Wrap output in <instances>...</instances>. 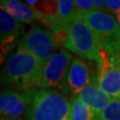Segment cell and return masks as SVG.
<instances>
[{
    "mask_svg": "<svg viewBox=\"0 0 120 120\" xmlns=\"http://www.w3.org/2000/svg\"><path fill=\"white\" fill-rule=\"evenodd\" d=\"M41 64L31 53L19 46L4 66V79L21 92L38 89Z\"/></svg>",
    "mask_w": 120,
    "mask_h": 120,
    "instance_id": "6da1fadb",
    "label": "cell"
},
{
    "mask_svg": "<svg viewBox=\"0 0 120 120\" xmlns=\"http://www.w3.org/2000/svg\"><path fill=\"white\" fill-rule=\"evenodd\" d=\"M28 109V120H70V101L59 91L36 89Z\"/></svg>",
    "mask_w": 120,
    "mask_h": 120,
    "instance_id": "7a4b0ae2",
    "label": "cell"
},
{
    "mask_svg": "<svg viewBox=\"0 0 120 120\" xmlns=\"http://www.w3.org/2000/svg\"><path fill=\"white\" fill-rule=\"evenodd\" d=\"M64 27L67 40L63 48L84 59L98 63L104 48L94 32L86 25L81 16L67 23Z\"/></svg>",
    "mask_w": 120,
    "mask_h": 120,
    "instance_id": "3957f363",
    "label": "cell"
},
{
    "mask_svg": "<svg viewBox=\"0 0 120 120\" xmlns=\"http://www.w3.org/2000/svg\"><path fill=\"white\" fill-rule=\"evenodd\" d=\"M73 56L69 52L60 50L41 65L39 71L38 89L56 90L67 95L69 90L67 75Z\"/></svg>",
    "mask_w": 120,
    "mask_h": 120,
    "instance_id": "277c9868",
    "label": "cell"
},
{
    "mask_svg": "<svg viewBox=\"0 0 120 120\" xmlns=\"http://www.w3.org/2000/svg\"><path fill=\"white\" fill-rule=\"evenodd\" d=\"M81 19L94 32L105 50L110 53L120 52V25L115 16L92 11L82 14Z\"/></svg>",
    "mask_w": 120,
    "mask_h": 120,
    "instance_id": "5b68a950",
    "label": "cell"
},
{
    "mask_svg": "<svg viewBox=\"0 0 120 120\" xmlns=\"http://www.w3.org/2000/svg\"><path fill=\"white\" fill-rule=\"evenodd\" d=\"M19 46L31 53L43 65L56 52L58 45L52 31L33 26L22 37Z\"/></svg>",
    "mask_w": 120,
    "mask_h": 120,
    "instance_id": "8992f818",
    "label": "cell"
},
{
    "mask_svg": "<svg viewBox=\"0 0 120 120\" xmlns=\"http://www.w3.org/2000/svg\"><path fill=\"white\" fill-rule=\"evenodd\" d=\"M97 66L98 86L110 97L120 99V77L116 53L103 49Z\"/></svg>",
    "mask_w": 120,
    "mask_h": 120,
    "instance_id": "52a82bcc",
    "label": "cell"
},
{
    "mask_svg": "<svg viewBox=\"0 0 120 120\" xmlns=\"http://www.w3.org/2000/svg\"><path fill=\"white\" fill-rule=\"evenodd\" d=\"M32 92L8 90L0 94V117H22L28 113Z\"/></svg>",
    "mask_w": 120,
    "mask_h": 120,
    "instance_id": "ba28073f",
    "label": "cell"
},
{
    "mask_svg": "<svg viewBox=\"0 0 120 120\" xmlns=\"http://www.w3.org/2000/svg\"><path fill=\"white\" fill-rule=\"evenodd\" d=\"M96 82L97 76L89 65L79 59L73 58L67 75V85L72 96H77L86 87Z\"/></svg>",
    "mask_w": 120,
    "mask_h": 120,
    "instance_id": "9c48e42d",
    "label": "cell"
},
{
    "mask_svg": "<svg viewBox=\"0 0 120 120\" xmlns=\"http://www.w3.org/2000/svg\"><path fill=\"white\" fill-rule=\"evenodd\" d=\"M77 96L97 116H100L113 99L98 86L97 82L86 87Z\"/></svg>",
    "mask_w": 120,
    "mask_h": 120,
    "instance_id": "30bf717a",
    "label": "cell"
},
{
    "mask_svg": "<svg viewBox=\"0 0 120 120\" xmlns=\"http://www.w3.org/2000/svg\"><path fill=\"white\" fill-rule=\"evenodd\" d=\"M0 3L13 17L22 23H32L37 21L45 23L46 18L45 15L23 2L17 0H2Z\"/></svg>",
    "mask_w": 120,
    "mask_h": 120,
    "instance_id": "8fae6325",
    "label": "cell"
},
{
    "mask_svg": "<svg viewBox=\"0 0 120 120\" xmlns=\"http://www.w3.org/2000/svg\"><path fill=\"white\" fill-rule=\"evenodd\" d=\"M24 32L22 22L16 20L0 3V43H11Z\"/></svg>",
    "mask_w": 120,
    "mask_h": 120,
    "instance_id": "7c38bea8",
    "label": "cell"
},
{
    "mask_svg": "<svg viewBox=\"0 0 120 120\" xmlns=\"http://www.w3.org/2000/svg\"><path fill=\"white\" fill-rule=\"evenodd\" d=\"M81 13L78 12L74 1L71 0H59L57 1V13L56 16L48 25L52 29L55 27L66 25L71 21L80 17Z\"/></svg>",
    "mask_w": 120,
    "mask_h": 120,
    "instance_id": "4fadbf2b",
    "label": "cell"
},
{
    "mask_svg": "<svg viewBox=\"0 0 120 120\" xmlns=\"http://www.w3.org/2000/svg\"><path fill=\"white\" fill-rule=\"evenodd\" d=\"M97 116L78 96L70 99V120H94Z\"/></svg>",
    "mask_w": 120,
    "mask_h": 120,
    "instance_id": "5bb4252c",
    "label": "cell"
},
{
    "mask_svg": "<svg viewBox=\"0 0 120 120\" xmlns=\"http://www.w3.org/2000/svg\"><path fill=\"white\" fill-rule=\"evenodd\" d=\"M99 116L101 120H120V99H112Z\"/></svg>",
    "mask_w": 120,
    "mask_h": 120,
    "instance_id": "9a60e30c",
    "label": "cell"
},
{
    "mask_svg": "<svg viewBox=\"0 0 120 120\" xmlns=\"http://www.w3.org/2000/svg\"><path fill=\"white\" fill-rule=\"evenodd\" d=\"M74 4L81 15L92 11H95L94 0H75Z\"/></svg>",
    "mask_w": 120,
    "mask_h": 120,
    "instance_id": "2e32d148",
    "label": "cell"
},
{
    "mask_svg": "<svg viewBox=\"0 0 120 120\" xmlns=\"http://www.w3.org/2000/svg\"><path fill=\"white\" fill-rule=\"evenodd\" d=\"M109 13L116 17L120 11V0H107Z\"/></svg>",
    "mask_w": 120,
    "mask_h": 120,
    "instance_id": "e0dca14e",
    "label": "cell"
},
{
    "mask_svg": "<svg viewBox=\"0 0 120 120\" xmlns=\"http://www.w3.org/2000/svg\"><path fill=\"white\" fill-rule=\"evenodd\" d=\"M94 4L95 11L109 13L107 0H94Z\"/></svg>",
    "mask_w": 120,
    "mask_h": 120,
    "instance_id": "ac0fdd59",
    "label": "cell"
},
{
    "mask_svg": "<svg viewBox=\"0 0 120 120\" xmlns=\"http://www.w3.org/2000/svg\"><path fill=\"white\" fill-rule=\"evenodd\" d=\"M0 120H23V117H0Z\"/></svg>",
    "mask_w": 120,
    "mask_h": 120,
    "instance_id": "d6986e66",
    "label": "cell"
},
{
    "mask_svg": "<svg viewBox=\"0 0 120 120\" xmlns=\"http://www.w3.org/2000/svg\"><path fill=\"white\" fill-rule=\"evenodd\" d=\"M116 60H117V64H118V69H119V77H120V52L116 53Z\"/></svg>",
    "mask_w": 120,
    "mask_h": 120,
    "instance_id": "ffe728a7",
    "label": "cell"
},
{
    "mask_svg": "<svg viewBox=\"0 0 120 120\" xmlns=\"http://www.w3.org/2000/svg\"><path fill=\"white\" fill-rule=\"evenodd\" d=\"M116 20H117V22H118V23H119V25H120V11L118 12V13L116 14Z\"/></svg>",
    "mask_w": 120,
    "mask_h": 120,
    "instance_id": "44dd1931",
    "label": "cell"
},
{
    "mask_svg": "<svg viewBox=\"0 0 120 120\" xmlns=\"http://www.w3.org/2000/svg\"><path fill=\"white\" fill-rule=\"evenodd\" d=\"M94 120H101V118H100V116H96L94 118Z\"/></svg>",
    "mask_w": 120,
    "mask_h": 120,
    "instance_id": "7402d4cb",
    "label": "cell"
}]
</instances>
